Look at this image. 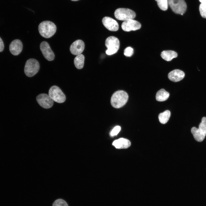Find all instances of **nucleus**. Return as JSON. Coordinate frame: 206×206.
Segmentation results:
<instances>
[{
	"instance_id": "nucleus-1",
	"label": "nucleus",
	"mask_w": 206,
	"mask_h": 206,
	"mask_svg": "<svg viewBox=\"0 0 206 206\" xmlns=\"http://www.w3.org/2000/svg\"><path fill=\"white\" fill-rule=\"evenodd\" d=\"M56 30V26L54 23L50 21H42L38 26L39 33L42 37L46 38L52 37Z\"/></svg>"
},
{
	"instance_id": "nucleus-2",
	"label": "nucleus",
	"mask_w": 206,
	"mask_h": 206,
	"mask_svg": "<svg viewBox=\"0 0 206 206\" xmlns=\"http://www.w3.org/2000/svg\"><path fill=\"white\" fill-rule=\"evenodd\" d=\"M128 98L127 93L125 91L120 90L114 92L111 99V103L114 108H118L122 107L127 102Z\"/></svg>"
},
{
	"instance_id": "nucleus-3",
	"label": "nucleus",
	"mask_w": 206,
	"mask_h": 206,
	"mask_svg": "<svg viewBox=\"0 0 206 206\" xmlns=\"http://www.w3.org/2000/svg\"><path fill=\"white\" fill-rule=\"evenodd\" d=\"M39 65L36 60L31 58L28 60L25 64L24 72L25 74L28 77H32L38 72Z\"/></svg>"
},
{
	"instance_id": "nucleus-4",
	"label": "nucleus",
	"mask_w": 206,
	"mask_h": 206,
	"mask_svg": "<svg viewBox=\"0 0 206 206\" xmlns=\"http://www.w3.org/2000/svg\"><path fill=\"white\" fill-rule=\"evenodd\" d=\"M105 45L107 48L106 51V53L108 55H110L117 52L119 48L120 42L117 37L111 36L106 39Z\"/></svg>"
},
{
	"instance_id": "nucleus-5",
	"label": "nucleus",
	"mask_w": 206,
	"mask_h": 206,
	"mask_svg": "<svg viewBox=\"0 0 206 206\" xmlns=\"http://www.w3.org/2000/svg\"><path fill=\"white\" fill-rule=\"evenodd\" d=\"M114 15L117 19L125 21L133 19L136 17V13L133 10L126 8H119L115 11Z\"/></svg>"
},
{
	"instance_id": "nucleus-6",
	"label": "nucleus",
	"mask_w": 206,
	"mask_h": 206,
	"mask_svg": "<svg viewBox=\"0 0 206 206\" xmlns=\"http://www.w3.org/2000/svg\"><path fill=\"white\" fill-rule=\"evenodd\" d=\"M49 95L53 101L58 103H62L66 100L65 95L61 89L58 86H53L49 91Z\"/></svg>"
},
{
	"instance_id": "nucleus-7",
	"label": "nucleus",
	"mask_w": 206,
	"mask_h": 206,
	"mask_svg": "<svg viewBox=\"0 0 206 206\" xmlns=\"http://www.w3.org/2000/svg\"><path fill=\"white\" fill-rule=\"evenodd\" d=\"M168 3L175 13L184 14L186 11L187 5L184 0H168Z\"/></svg>"
},
{
	"instance_id": "nucleus-8",
	"label": "nucleus",
	"mask_w": 206,
	"mask_h": 206,
	"mask_svg": "<svg viewBox=\"0 0 206 206\" xmlns=\"http://www.w3.org/2000/svg\"><path fill=\"white\" fill-rule=\"evenodd\" d=\"M36 100L38 104L44 108H49L53 105V100L47 94H41L38 95L36 98Z\"/></svg>"
},
{
	"instance_id": "nucleus-9",
	"label": "nucleus",
	"mask_w": 206,
	"mask_h": 206,
	"mask_svg": "<svg viewBox=\"0 0 206 206\" xmlns=\"http://www.w3.org/2000/svg\"><path fill=\"white\" fill-rule=\"evenodd\" d=\"M141 25L138 21L133 19L124 21L121 25L122 30L126 31H135L141 28Z\"/></svg>"
},
{
	"instance_id": "nucleus-10",
	"label": "nucleus",
	"mask_w": 206,
	"mask_h": 206,
	"mask_svg": "<svg viewBox=\"0 0 206 206\" xmlns=\"http://www.w3.org/2000/svg\"><path fill=\"white\" fill-rule=\"evenodd\" d=\"M40 48L43 56L46 60L52 61L54 59V54L47 42L45 41L41 42L40 45Z\"/></svg>"
},
{
	"instance_id": "nucleus-11",
	"label": "nucleus",
	"mask_w": 206,
	"mask_h": 206,
	"mask_svg": "<svg viewBox=\"0 0 206 206\" xmlns=\"http://www.w3.org/2000/svg\"><path fill=\"white\" fill-rule=\"evenodd\" d=\"M85 44L82 40L78 39L74 41L71 45L70 51L71 53L75 55L80 54L83 51Z\"/></svg>"
},
{
	"instance_id": "nucleus-12",
	"label": "nucleus",
	"mask_w": 206,
	"mask_h": 206,
	"mask_svg": "<svg viewBox=\"0 0 206 206\" xmlns=\"http://www.w3.org/2000/svg\"><path fill=\"white\" fill-rule=\"evenodd\" d=\"M102 21L104 26L108 30L111 31H116L118 29V23L112 18L105 17L102 19Z\"/></svg>"
},
{
	"instance_id": "nucleus-13",
	"label": "nucleus",
	"mask_w": 206,
	"mask_h": 206,
	"mask_svg": "<svg viewBox=\"0 0 206 206\" xmlns=\"http://www.w3.org/2000/svg\"><path fill=\"white\" fill-rule=\"evenodd\" d=\"M23 44L21 41L18 39L13 41L9 46V51L14 56L18 55L21 52Z\"/></svg>"
},
{
	"instance_id": "nucleus-14",
	"label": "nucleus",
	"mask_w": 206,
	"mask_h": 206,
	"mask_svg": "<svg viewBox=\"0 0 206 206\" xmlns=\"http://www.w3.org/2000/svg\"><path fill=\"white\" fill-rule=\"evenodd\" d=\"M185 76V74L183 71L179 69H175L169 73L168 78L170 80L176 82L182 80Z\"/></svg>"
},
{
	"instance_id": "nucleus-15",
	"label": "nucleus",
	"mask_w": 206,
	"mask_h": 206,
	"mask_svg": "<svg viewBox=\"0 0 206 206\" xmlns=\"http://www.w3.org/2000/svg\"><path fill=\"white\" fill-rule=\"evenodd\" d=\"M112 145L116 148H127L130 146L131 142L127 139L120 138L114 141Z\"/></svg>"
},
{
	"instance_id": "nucleus-16",
	"label": "nucleus",
	"mask_w": 206,
	"mask_h": 206,
	"mask_svg": "<svg viewBox=\"0 0 206 206\" xmlns=\"http://www.w3.org/2000/svg\"><path fill=\"white\" fill-rule=\"evenodd\" d=\"M191 131L194 138L197 141L201 142L204 139L205 135L198 128L193 127L191 128Z\"/></svg>"
},
{
	"instance_id": "nucleus-17",
	"label": "nucleus",
	"mask_w": 206,
	"mask_h": 206,
	"mask_svg": "<svg viewBox=\"0 0 206 206\" xmlns=\"http://www.w3.org/2000/svg\"><path fill=\"white\" fill-rule=\"evenodd\" d=\"M161 56L166 61H169L173 58H176L177 56V54L173 51H164L161 52Z\"/></svg>"
},
{
	"instance_id": "nucleus-18",
	"label": "nucleus",
	"mask_w": 206,
	"mask_h": 206,
	"mask_svg": "<svg viewBox=\"0 0 206 206\" xmlns=\"http://www.w3.org/2000/svg\"><path fill=\"white\" fill-rule=\"evenodd\" d=\"M169 94L163 89L158 91L156 95V100L158 101L162 102L167 100L169 96Z\"/></svg>"
},
{
	"instance_id": "nucleus-19",
	"label": "nucleus",
	"mask_w": 206,
	"mask_h": 206,
	"mask_svg": "<svg viewBox=\"0 0 206 206\" xmlns=\"http://www.w3.org/2000/svg\"><path fill=\"white\" fill-rule=\"evenodd\" d=\"M84 56L82 54L77 55L74 58V63L76 68L78 69H82L84 65Z\"/></svg>"
},
{
	"instance_id": "nucleus-20",
	"label": "nucleus",
	"mask_w": 206,
	"mask_h": 206,
	"mask_svg": "<svg viewBox=\"0 0 206 206\" xmlns=\"http://www.w3.org/2000/svg\"><path fill=\"white\" fill-rule=\"evenodd\" d=\"M171 112L169 110H166L163 112L160 113L158 116L159 122L162 124H166L169 120Z\"/></svg>"
},
{
	"instance_id": "nucleus-21",
	"label": "nucleus",
	"mask_w": 206,
	"mask_h": 206,
	"mask_svg": "<svg viewBox=\"0 0 206 206\" xmlns=\"http://www.w3.org/2000/svg\"><path fill=\"white\" fill-rule=\"evenodd\" d=\"M157 1L159 8L163 11H166L168 8V0H155Z\"/></svg>"
},
{
	"instance_id": "nucleus-22",
	"label": "nucleus",
	"mask_w": 206,
	"mask_h": 206,
	"mask_svg": "<svg viewBox=\"0 0 206 206\" xmlns=\"http://www.w3.org/2000/svg\"><path fill=\"white\" fill-rule=\"evenodd\" d=\"M199 130L206 136V117H203L201 119V122L200 123L199 128Z\"/></svg>"
},
{
	"instance_id": "nucleus-23",
	"label": "nucleus",
	"mask_w": 206,
	"mask_h": 206,
	"mask_svg": "<svg viewBox=\"0 0 206 206\" xmlns=\"http://www.w3.org/2000/svg\"><path fill=\"white\" fill-rule=\"evenodd\" d=\"M52 206H68L66 202L62 199L55 200L52 204Z\"/></svg>"
},
{
	"instance_id": "nucleus-24",
	"label": "nucleus",
	"mask_w": 206,
	"mask_h": 206,
	"mask_svg": "<svg viewBox=\"0 0 206 206\" xmlns=\"http://www.w3.org/2000/svg\"><path fill=\"white\" fill-rule=\"evenodd\" d=\"M199 10L201 16L206 18V4L201 3L199 6Z\"/></svg>"
},
{
	"instance_id": "nucleus-25",
	"label": "nucleus",
	"mask_w": 206,
	"mask_h": 206,
	"mask_svg": "<svg viewBox=\"0 0 206 206\" xmlns=\"http://www.w3.org/2000/svg\"><path fill=\"white\" fill-rule=\"evenodd\" d=\"M133 54V49L130 47L126 48L124 51V54L127 57H130Z\"/></svg>"
},
{
	"instance_id": "nucleus-26",
	"label": "nucleus",
	"mask_w": 206,
	"mask_h": 206,
	"mask_svg": "<svg viewBox=\"0 0 206 206\" xmlns=\"http://www.w3.org/2000/svg\"><path fill=\"white\" fill-rule=\"evenodd\" d=\"M121 127L119 126L115 127L110 132V135L112 136L117 135L120 131Z\"/></svg>"
},
{
	"instance_id": "nucleus-27",
	"label": "nucleus",
	"mask_w": 206,
	"mask_h": 206,
	"mask_svg": "<svg viewBox=\"0 0 206 206\" xmlns=\"http://www.w3.org/2000/svg\"><path fill=\"white\" fill-rule=\"evenodd\" d=\"M4 49V44L3 42L0 37V52L3 51Z\"/></svg>"
},
{
	"instance_id": "nucleus-28",
	"label": "nucleus",
	"mask_w": 206,
	"mask_h": 206,
	"mask_svg": "<svg viewBox=\"0 0 206 206\" xmlns=\"http://www.w3.org/2000/svg\"><path fill=\"white\" fill-rule=\"evenodd\" d=\"M199 1L203 4H206V0H199Z\"/></svg>"
},
{
	"instance_id": "nucleus-29",
	"label": "nucleus",
	"mask_w": 206,
	"mask_h": 206,
	"mask_svg": "<svg viewBox=\"0 0 206 206\" xmlns=\"http://www.w3.org/2000/svg\"><path fill=\"white\" fill-rule=\"evenodd\" d=\"M71 1H78L79 0H71Z\"/></svg>"
}]
</instances>
